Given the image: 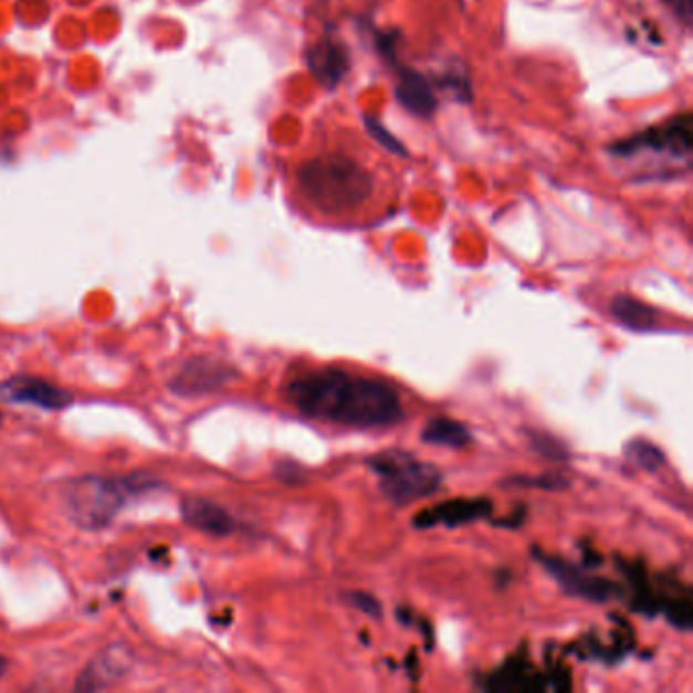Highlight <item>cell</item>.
Listing matches in <instances>:
<instances>
[{
  "mask_svg": "<svg viewBox=\"0 0 693 693\" xmlns=\"http://www.w3.org/2000/svg\"><path fill=\"white\" fill-rule=\"evenodd\" d=\"M624 454L634 466L647 470V472H657L659 468L665 464L663 452L657 448L655 443L647 440L629 441L624 448Z\"/></svg>",
  "mask_w": 693,
  "mask_h": 693,
  "instance_id": "e0dca14e",
  "label": "cell"
},
{
  "mask_svg": "<svg viewBox=\"0 0 693 693\" xmlns=\"http://www.w3.org/2000/svg\"><path fill=\"white\" fill-rule=\"evenodd\" d=\"M7 668H9V661H7L4 657L0 655V678L7 673Z\"/></svg>",
  "mask_w": 693,
  "mask_h": 693,
  "instance_id": "603a6c76",
  "label": "cell"
},
{
  "mask_svg": "<svg viewBox=\"0 0 693 693\" xmlns=\"http://www.w3.org/2000/svg\"><path fill=\"white\" fill-rule=\"evenodd\" d=\"M535 557L542 561V566L554 576L557 584L571 596H578L590 602H608L620 594L615 581L596 578L592 574H586L580 567L571 566L566 559H559L554 555L535 552Z\"/></svg>",
  "mask_w": 693,
  "mask_h": 693,
  "instance_id": "8992f818",
  "label": "cell"
},
{
  "mask_svg": "<svg viewBox=\"0 0 693 693\" xmlns=\"http://www.w3.org/2000/svg\"><path fill=\"white\" fill-rule=\"evenodd\" d=\"M366 464L377 474L382 494L399 506L416 503L440 491V470L401 450H385L370 455Z\"/></svg>",
  "mask_w": 693,
  "mask_h": 693,
  "instance_id": "3957f363",
  "label": "cell"
},
{
  "mask_svg": "<svg viewBox=\"0 0 693 693\" xmlns=\"http://www.w3.org/2000/svg\"><path fill=\"white\" fill-rule=\"evenodd\" d=\"M492 513V503L489 498H454L448 503L435 504L423 508L416 518L413 527L417 529H433V527H460L466 523H474L480 518L489 517Z\"/></svg>",
  "mask_w": 693,
  "mask_h": 693,
  "instance_id": "52a82bcc",
  "label": "cell"
},
{
  "mask_svg": "<svg viewBox=\"0 0 693 693\" xmlns=\"http://www.w3.org/2000/svg\"><path fill=\"white\" fill-rule=\"evenodd\" d=\"M0 397L11 403L35 405L41 409H63L72 403L70 392L38 377H14L0 382Z\"/></svg>",
  "mask_w": 693,
  "mask_h": 693,
  "instance_id": "ba28073f",
  "label": "cell"
},
{
  "mask_svg": "<svg viewBox=\"0 0 693 693\" xmlns=\"http://www.w3.org/2000/svg\"><path fill=\"white\" fill-rule=\"evenodd\" d=\"M287 399L303 416L350 428H387L403 419L401 399L392 387L336 368L291 380Z\"/></svg>",
  "mask_w": 693,
  "mask_h": 693,
  "instance_id": "6da1fadb",
  "label": "cell"
},
{
  "mask_svg": "<svg viewBox=\"0 0 693 693\" xmlns=\"http://www.w3.org/2000/svg\"><path fill=\"white\" fill-rule=\"evenodd\" d=\"M610 312L617 317L618 324L634 332H649L659 324L655 307L639 302L630 295H617L610 303Z\"/></svg>",
  "mask_w": 693,
  "mask_h": 693,
  "instance_id": "9a60e30c",
  "label": "cell"
},
{
  "mask_svg": "<svg viewBox=\"0 0 693 693\" xmlns=\"http://www.w3.org/2000/svg\"><path fill=\"white\" fill-rule=\"evenodd\" d=\"M303 198L326 214L356 210L372 196L375 181L363 165L346 155H319L297 169Z\"/></svg>",
  "mask_w": 693,
  "mask_h": 693,
  "instance_id": "7a4b0ae2",
  "label": "cell"
},
{
  "mask_svg": "<svg viewBox=\"0 0 693 693\" xmlns=\"http://www.w3.org/2000/svg\"><path fill=\"white\" fill-rule=\"evenodd\" d=\"M395 72H397V101L403 106L405 111H409L421 118H431L438 111V98L435 92L431 88L429 80L421 76L416 70L405 67L399 63H392Z\"/></svg>",
  "mask_w": 693,
  "mask_h": 693,
  "instance_id": "30bf717a",
  "label": "cell"
},
{
  "mask_svg": "<svg viewBox=\"0 0 693 693\" xmlns=\"http://www.w3.org/2000/svg\"><path fill=\"white\" fill-rule=\"evenodd\" d=\"M0 421H2V417H0Z\"/></svg>",
  "mask_w": 693,
  "mask_h": 693,
  "instance_id": "cb8c5ba5",
  "label": "cell"
},
{
  "mask_svg": "<svg viewBox=\"0 0 693 693\" xmlns=\"http://www.w3.org/2000/svg\"><path fill=\"white\" fill-rule=\"evenodd\" d=\"M549 685L537 669L525 659H508L503 668L492 673L486 687L496 692H539Z\"/></svg>",
  "mask_w": 693,
  "mask_h": 693,
  "instance_id": "7c38bea8",
  "label": "cell"
},
{
  "mask_svg": "<svg viewBox=\"0 0 693 693\" xmlns=\"http://www.w3.org/2000/svg\"><path fill=\"white\" fill-rule=\"evenodd\" d=\"M135 491L130 482L116 480L82 479L72 482L65 491V501L77 525L98 529L113 521L125 504L126 496Z\"/></svg>",
  "mask_w": 693,
  "mask_h": 693,
  "instance_id": "277c9868",
  "label": "cell"
},
{
  "mask_svg": "<svg viewBox=\"0 0 693 693\" xmlns=\"http://www.w3.org/2000/svg\"><path fill=\"white\" fill-rule=\"evenodd\" d=\"M668 7L671 13L680 19L681 23L692 25L693 21V0H661Z\"/></svg>",
  "mask_w": 693,
  "mask_h": 693,
  "instance_id": "44dd1931",
  "label": "cell"
},
{
  "mask_svg": "<svg viewBox=\"0 0 693 693\" xmlns=\"http://www.w3.org/2000/svg\"><path fill=\"white\" fill-rule=\"evenodd\" d=\"M366 130H368V135L372 137V139L377 140L380 147H385L387 151L392 153V155H399V157H407V151H405V145L399 139H395L391 133L382 126V123H378L377 118H372V116H366L365 118Z\"/></svg>",
  "mask_w": 693,
  "mask_h": 693,
  "instance_id": "ac0fdd59",
  "label": "cell"
},
{
  "mask_svg": "<svg viewBox=\"0 0 693 693\" xmlns=\"http://www.w3.org/2000/svg\"><path fill=\"white\" fill-rule=\"evenodd\" d=\"M350 602L356 608H360L368 617H378L380 615V605H378L377 598L370 596V594H350Z\"/></svg>",
  "mask_w": 693,
  "mask_h": 693,
  "instance_id": "7402d4cb",
  "label": "cell"
},
{
  "mask_svg": "<svg viewBox=\"0 0 693 693\" xmlns=\"http://www.w3.org/2000/svg\"><path fill=\"white\" fill-rule=\"evenodd\" d=\"M529 441L535 452H539V454L549 458V460H555V462H561L567 455L566 448L552 435H547V433L533 431V433H529Z\"/></svg>",
  "mask_w": 693,
  "mask_h": 693,
  "instance_id": "ffe728a7",
  "label": "cell"
},
{
  "mask_svg": "<svg viewBox=\"0 0 693 693\" xmlns=\"http://www.w3.org/2000/svg\"><path fill=\"white\" fill-rule=\"evenodd\" d=\"M181 515L189 527L216 537L230 535L237 527L234 518L230 517L228 511L206 498H186L181 503Z\"/></svg>",
  "mask_w": 693,
  "mask_h": 693,
  "instance_id": "5bb4252c",
  "label": "cell"
},
{
  "mask_svg": "<svg viewBox=\"0 0 693 693\" xmlns=\"http://www.w3.org/2000/svg\"><path fill=\"white\" fill-rule=\"evenodd\" d=\"M128 653L123 647H111L96 657L90 668L77 680L76 690H104L126 675L128 671Z\"/></svg>",
  "mask_w": 693,
  "mask_h": 693,
  "instance_id": "4fadbf2b",
  "label": "cell"
},
{
  "mask_svg": "<svg viewBox=\"0 0 693 693\" xmlns=\"http://www.w3.org/2000/svg\"><path fill=\"white\" fill-rule=\"evenodd\" d=\"M232 378V370L210 358H196L174 380V389L181 395H200L227 385Z\"/></svg>",
  "mask_w": 693,
  "mask_h": 693,
  "instance_id": "8fae6325",
  "label": "cell"
},
{
  "mask_svg": "<svg viewBox=\"0 0 693 693\" xmlns=\"http://www.w3.org/2000/svg\"><path fill=\"white\" fill-rule=\"evenodd\" d=\"M693 149V116L690 113L678 114L661 125L651 126L643 133H637L627 139L617 140L608 151L615 157H637L644 153L665 155L673 159H687Z\"/></svg>",
  "mask_w": 693,
  "mask_h": 693,
  "instance_id": "5b68a950",
  "label": "cell"
},
{
  "mask_svg": "<svg viewBox=\"0 0 693 693\" xmlns=\"http://www.w3.org/2000/svg\"><path fill=\"white\" fill-rule=\"evenodd\" d=\"M513 486L525 489H543V491H561L566 489L567 480L561 474H542V476H517L508 480Z\"/></svg>",
  "mask_w": 693,
  "mask_h": 693,
  "instance_id": "d6986e66",
  "label": "cell"
},
{
  "mask_svg": "<svg viewBox=\"0 0 693 693\" xmlns=\"http://www.w3.org/2000/svg\"><path fill=\"white\" fill-rule=\"evenodd\" d=\"M421 438L426 443L431 445H443V448H464L472 440L470 431L464 428L462 423H458L454 419H445V417H438V419H431Z\"/></svg>",
  "mask_w": 693,
  "mask_h": 693,
  "instance_id": "2e32d148",
  "label": "cell"
},
{
  "mask_svg": "<svg viewBox=\"0 0 693 693\" xmlns=\"http://www.w3.org/2000/svg\"><path fill=\"white\" fill-rule=\"evenodd\" d=\"M305 63L317 84L324 88H336L350 70L348 51L336 39H322L305 53Z\"/></svg>",
  "mask_w": 693,
  "mask_h": 693,
  "instance_id": "9c48e42d",
  "label": "cell"
}]
</instances>
